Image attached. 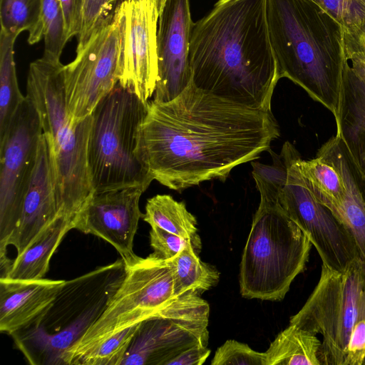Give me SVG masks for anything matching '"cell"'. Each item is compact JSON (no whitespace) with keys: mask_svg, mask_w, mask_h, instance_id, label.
<instances>
[{"mask_svg":"<svg viewBox=\"0 0 365 365\" xmlns=\"http://www.w3.org/2000/svg\"><path fill=\"white\" fill-rule=\"evenodd\" d=\"M210 307L187 292L159 307L139 328L120 365H168L196 345H208Z\"/></svg>","mask_w":365,"mask_h":365,"instance_id":"cell-10","label":"cell"},{"mask_svg":"<svg viewBox=\"0 0 365 365\" xmlns=\"http://www.w3.org/2000/svg\"><path fill=\"white\" fill-rule=\"evenodd\" d=\"M317 156L331 164L341 175L344 195L330 210L351 231L365 277V172L337 133L322 145Z\"/></svg>","mask_w":365,"mask_h":365,"instance_id":"cell-18","label":"cell"},{"mask_svg":"<svg viewBox=\"0 0 365 365\" xmlns=\"http://www.w3.org/2000/svg\"><path fill=\"white\" fill-rule=\"evenodd\" d=\"M153 1V0H151Z\"/></svg>","mask_w":365,"mask_h":365,"instance_id":"cell-41","label":"cell"},{"mask_svg":"<svg viewBox=\"0 0 365 365\" xmlns=\"http://www.w3.org/2000/svg\"><path fill=\"white\" fill-rule=\"evenodd\" d=\"M148 103L118 83L92 113L88 165L94 192L153 181L136 155L137 137Z\"/></svg>","mask_w":365,"mask_h":365,"instance_id":"cell-7","label":"cell"},{"mask_svg":"<svg viewBox=\"0 0 365 365\" xmlns=\"http://www.w3.org/2000/svg\"><path fill=\"white\" fill-rule=\"evenodd\" d=\"M17 36L0 31V138L25 98L19 88L14 61V48Z\"/></svg>","mask_w":365,"mask_h":365,"instance_id":"cell-25","label":"cell"},{"mask_svg":"<svg viewBox=\"0 0 365 365\" xmlns=\"http://www.w3.org/2000/svg\"><path fill=\"white\" fill-rule=\"evenodd\" d=\"M272 111L250 108L195 87L170 101L148 103L136 155L150 177L181 191L225 181L239 165L255 160L279 138Z\"/></svg>","mask_w":365,"mask_h":365,"instance_id":"cell-1","label":"cell"},{"mask_svg":"<svg viewBox=\"0 0 365 365\" xmlns=\"http://www.w3.org/2000/svg\"><path fill=\"white\" fill-rule=\"evenodd\" d=\"M192 26L189 0L166 1L158 22V76L154 101H170L191 84L190 43Z\"/></svg>","mask_w":365,"mask_h":365,"instance_id":"cell-15","label":"cell"},{"mask_svg":"<svg viewBox=\"0 0 365 365\" xmlns=\"http://www.w3.org/2000/svg\"><path fill=\"white\" fill-rule=\"evenodd\" d=\"M338 133L356 161L365 151V79L347 60L343 71L339 104L334 117Z\"/></svg>","mask_w":365,"mask_h":365,"instance_id":"cell-20","label":"cell"},{"mask_svg":"<svg viewBox=\"0 0 365 365\" xmlns=\"http://www.w3.org/2000/svg\"><path fill=\"white\" fill-rule=\"evenodd\" d=\"M267 20L279 78L335 117L346 62L343 26L313 0H267Z\"/></svg>","mask_w":365,"mask_h":365,"instance_id":"cell-3","label":"cell"},{"mask_svg":"<svg viewBox=\"0 0 365 365\" xmlns=\"http://www.w3.org/2000/svg\"><path fill=\"white\" fill-rule=\"evenodd\" d=\"M117 10L123 34L118 83L148 103L158 76L159 14L151 0H124Z\"/></svg>","mask_w":365,"mask_h":365,"instance_id":"cell-14","label":"cell"},{"mask_svg":"<svg viewBox=\"0 0 365 365\" xmlns=\"http://www.w3.org/2000/svg\"><path fill=\"white\" fill-rule=\"evenodd\" d=\"M365 307V277L358 260L344 272L322 265L320 278L289 324L322 336L321 365H344L353 327Z\"/></svg>","mask_w":365,"mask_h":365,"instance_id":"cell-9","label":"cell"},{"mask_svg":"<svg viewBox=\"0 0 365 365\" xmlns=\"http://www.w3.org/2000/svg\"><path fill=\"white\" fill-rule=\"evenodd\" d=\"M76 222L68 218H58L24 252L17 255L4 277L15 279L43 278L48 270L52 255L66 234L75 229Z\"/></svg>","mask_w":365,"mask_h":365,"instance_id":"cell-21","label":"cell"},{"mask_svg":"<svg viewBox=\"0 0 365 365\" xmlns=\"http://www.w3.org/2000/svg\"><path fill=\"white\" fill-rule=\"evenodd\" d=\"M63 279L0 277V331L11 335L35 325L52 305Z\"/></svg>","mask_w":365,"mask_h":365,"instance_id":"cell-19","label":"cell"},{"mask_svg":"<svg viewBox=\"0 0 365 365\" xmlns=\"http://www.w3.org/2000/svg\"><path fill=\"white\" fill-rule=\"evenodd\" d=\"M210 354L207 346L196 345L175 356L168 365H202Z\"/></svg>","mask_w":365,"mask_h":365,"instance_id":"cell-37","label":"cell"},{"mask_svg":"<svg viewBox=\"0 0 365 365\" xmlns=\"http://www.w3.org/2000/svg\"><path fill=\"white\" fill-rule=\"evenodd\" d=\"M300 155L296 150L288 169L287 182L278 203L307 235L322 259V264L340 272L357 259L354 237L326 205L319 202L306 186L297 166Z\"/></svg>","mask_w":365,"mask_h":365,"instance_id":"cell-13","label":"cell"},{"mask_svg":"<svg viewBox=\"0 0 365 365\" xmlns=\"http://www.w3.org/2000/svg\"><path fill=\"white\" fill-rule=\"evenodd\" d=\"M328 11L350 34L362 31L365 21V0H313Z\"/></svg>","mask_w":365,"mask_h":365,"instance_id":"cell-32","label":"cell"},{"mask_svg":"<svg viewBox=\"0 0 365 365\" xmlns=\"http://www.w3.org/2000/svg\"><path fill=\"white\" fill-rule=\"evenodd\" d=\"M212 365H266L265 353L258 352L247 344L227 340L217 348Z\"/></svg>","mask_w":365,"mask_h":365,"instance_id":"cell-33","label":"cell"},{"mask_svg":"<svg viewBox=\"0 0 365 365\" xmlns=\"http://www.w3.org/2000/svg\"><path fill=\"white\" fill-rule=\"evenodd\" d=\"M197 253L195 246L189 242L172 258L175 296L187 292L201 294L218 282L220 273L202 262Z\"/></svg>","mask_w":365,"mask_h":365,"instance_id":"cell-24","label":"cell"},{"mask_svg":"<svg viewBox=\"0 0 365 365\" xmlns=\"http://www.w3.org/2000/svg\"><path fill=\"white\" fill-rule=\"evenodd\" d=\"M63 12L65 35L68 41L81 33L84 0H60Z\"/></svg>","mask_w":365,"mask_h":365,"instance_id":"cell-36","label":"cell"},{"mask_svg":"<svg viewBox=\"0 0 365 365\" xmlns=\"http://www.w3.org/2000/svg\"><path fill=\"white\" fill-rule=\"evenodd\" d=\"M344 365H365V307L351 331Z\"/></svg>","mask_w":365,"mask_h":365,"instance_id":"cell-35","label":"cell"},{"mask_svg":"<svg viewBox=\"0 0 365 365\" xmlns=\"http://www.w3.org/2000/svg\"><path fill=\"white\" fill-rule=\"evenodd\" d=\"M125 274L99 319L62 356L64 365H77L79 359L106 339L148 319L174 297L172 259L155 253L143 258L121 257Z\"/></svg>","mask_w":365,"mask_h":365,"instance_id":"cell-8","label":"cell"},{"mask_svg":"<svg viewBox=\"0 0 365 365\" xmlns=\"http://www.w3.org/2000/svg\"><path fill=\"white\" fill-rule=\"evenodd\" d=\"M297 166L306 186L319 202L331 209L341 202L344 186L334 167L317 156L310 160L300 157Z\"/></svg>","mask_w":365,"mask_h":365,"instance_id":"cell-27","label":"cell"},{"mask_svg":"<svg viewBox=\"0 0 365 365\" xmlns=\"http://www.w3.org/2000/svg\"><path fill=\"white\" fill-rule=\"evenodd\" d=\"M294 146L287 141L279 154L268 150L272 157V164L265 165L252 161V176L260 194V202L278 203V197L284 187L288 175V169L296 151Z\"/></svg>","mask_w":365,"mask_h":365,"instance_id":"cell-28","label":"cell"},{"mask_svg":"<svg viewBox=\"0 0 365 365\" xmlns=\"http://www.w3.org/2000/svg\"><path fill=\"white\" fill-rule=\"evenodd\" d=\"M145 190L138 186L94 192L79 215L75 229L97 236L110 244L120 255H134L133 240L143 214L139 207Z\"/></svg>","mask_w":365,"mask_h":365,"instance_id":"cell-16","label":"cell"},{"mask_svg":"<svg viewBox=\"0 0 365 365\" xmlns=\"http://www.w3.org/2000/svg\"><path fill=\"white\" fill-rule=\"evenodd\" d=\"M42 133L38 112L26 96L0 138V262L9 259L7 247L20 220Z\"/></svg>","mask_w":365,"mask_h":365,"instance_id":"cell-11","label":"cell"},{"mask_svg":"<svg viewBox=\"0 0 365 365\" xmlns=\"http://www.w3.org/2000/svg\"><path fill=\"white\" fill-rule=\"evenodd\" d=\"M143 219L150 227L156 226L186 239L201 242L197 220L182 202L170 195H156L147 200Z\"/></svg>","mask_w":365,"mask_h":365,"instance_id":"cell-23","label":"cell"},{"mask_svg":"<svg viewBox=\"0 0 365 365\" xmlns=\"http://www.w3.org/2000/svg\"><path fill=\"white\" fill-rule=\"evenodd\" d=\"M26 96L38 112L48 143L61 215L76 224L94 194L88 165L92 115L72 121L65 96L64 65L59 57L46 52L30 63Z\"/></svg>","mask_w":365,"mask_h":365,"instance_id":"cell-4","label":"cell"},{"mask_svg":"<svg viewBox=\"0 0 365 365\" xmlns=\"http://www.w3.org/2000/svg\"><path fill=\"white\" fill-rule=\"evenodd\" d=\"M140 324L129 327L106 339L82 356L77 365H120Z\"/></svg>","mask_w":365,"mask_h":365,"instance_id":"cell-29","label":"cell"},{"mask_svg":"<svg viewBox=\"0 0 365 365\" xmlns=\"http://www.w3.org/2000/svg\"><path fill=\"white\" fill-rule=\"evenodd\" d=\"M150 242L154 252L165 259L175 257L189 242L195 246L197 252L201 248V242L183 238L156 226L151 227Z\"/></svg>","mask_w":365,"mask_h":365,"instance_id":"cell-34","label":"cell"},{"mask_svg":"<svg viewBox=\"0 0 365 365\" xmlns=\"http://www.w3.org/2000/svg\"><path fill=\"white\" fill-rule=\"evenodd\" d=\"M312 245L279 203L259 202L242 255V296L283 299L292 282L306 269Z\"/></svg>","mask_w":365,"mask_h":365,"instance_id":"cell-6","label":"cell"},{"mask_svg":"<svg viewBox=\"0 0 365 365\" xmlns=\"http://www.w3.org/2000/svg\"><path fill=\"white\" fill-rule=\"evenodd\" d=\"M61 217L50 148L42 133L24 196L20 220L9 245L16 248L17 255L21 254Z\"/></svg>","mask_w":365,"mask_h":365,"instance_id":"cell-17","label":"cell"},{"mask_svg":"<svg viewBox=\"0 0 365 365\" xmlns=\"http://www.w3.org/2000/svg\"><path fill=\"white\" fill-rule=\"evenodd\" d=\"M356 162L360 165V166L365 172V151L361 155Z\"/></svg>","mask_w":365,"mask_h":365,"instance_id":"cell-40","label":"cell"},{"mask_svg":"<svg viewBox=\"0 0 365 365\" xmlns=\"http://www.w3.org/2000/svg\"><path fill=\"white\" fill-rule=\"evenodd\" d=\"M42 16L44 25V52L61 56L68 41L60 0H42Z\"/></svg>","mask_w":365,"mask_h":365,"instance_id":"cell-30","label":"cell"},{"mask_svg":"<svg viewBox=\"0 0 365 365\" xmlns=\"http://www.w3.org/2000/svg\"><path fill=\"white\" fill-rule=\"evenodd\" d=\"M167 0H153L158 14L160 15Z\"/></svg>","mask_w":365,"mask_h":365,"instance_id":"cell-39","label":"cell"},{"mask_svg":"<svg viewBox=\"0 0 365 365\" xmlns=\"http://www.w3.org/2000/svg\"><path fill=\"white\" fill-rule=\"evenodd\" d=\"M121 2L120 0H84L82 29L78 36L76 51L81 49L96 31L113 19Z\"/></svg>","mask_w":365,"mask_h":365,"instance_id":"cell-31","label":"cell"},{"mask_svg":"<svg viewBox=\"0 0 365 365\" xmlns=\"http://www.w3.org/2000/svg\"><path fill=\"white\" fill-rule=\"evenodd\" d=\"M125 274L123 259L65 281L52 305L25 333L23 352L31 364H62L76 344L105 311Z\"/></svg>","mask_w":365,"mask_h":365,"instance_id":"cell-5","label":"cell"},{"mask_svg":"<svg viewBox=\"0 0 365 365\" xmlns=\"http://www.w3.org/2000/svg\"><path fill=\"white\" fill-rule=\"evenodd\" d=\"M190 63L195 87L271 110L280 78L269 40L267 0H218L193 23Z\"/></svg>","mask_w":365,"mask_h":365,"instance_id":"cell-2","label":"cell"},{"mask_svg":"<svg viewBox=\"0 0 365 365\" xmlns=\"http://www.w3.org/2000/svg\"><path fill=\"white\" fill-rule=\"evenodd\" d=\"M351 34L356 36V38L359 41V43L361 44L362 48L365 51V21H364L362 31L360 33L356 34Z\"/></svg>","mask_w":365,"mask_h":365,"instance_id":"cell-38","label":"cell"},{"mask_svg":"<svg viewBox=\"0 0 365 365\" xmlns=\"http://www.w3.org/2000/svg\"><path fill=\"white\" fill-rule=\"evenodd\" d=\"M0 23L6 34L26 31L29 44L39 42L44 38L42 0H0Z\"/></svg>","mask_w":365,"mask_h":365,"instance_id":"cell-26","label":"cell"},{"mask_svg":"<svg viewBox=\"0 0 365 365\" xmlns=\"http://www.w3.org/2000/svg\"><path fill=\"white\" fill-rule=\"evenodd\" d=\"M122 27L115 9L113 19L96 31L64 66L67 108L73 122L91 115L97 104L118 83Z\"/></svg>","mask_w":365,"mask_h":365,"instance_id":"cell-12","label":"cell"},{"mask_svg":"<svg viewBox=\"0 0 365 365\" xmlns=\"http://www.w3.org/2000/svg\"><path fill=\"white\" fill-rule=\"evenodd\" d=\"M321 341L316 334L295 325L277 334L265 353L266 365H321Z\"/></svg>","mask_w":365,"mask_h":365,"instance_id":"cell-22","label":"cell"}]
</instances>
